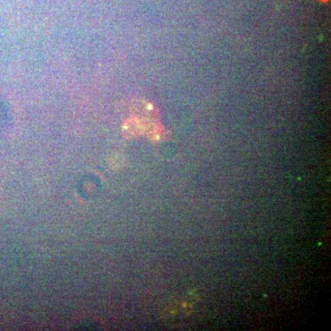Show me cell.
Returning <instances> with one entry per match:
<instances>
[{
	"label": "cell",
	"mask_w": 331,
	"mask_h": 331,
	"mask_svg": "<svg viewBox=\"0 0 331 331\" xmlns=\"http://www.w3.org/2000/svg\"><path fill=\"white\" fill-rule=\"evenodd\" d=\"M323 1H326V0H323Z\"/></svg>",
	"instance_id": "6da1fadb"
}]
</instances>
